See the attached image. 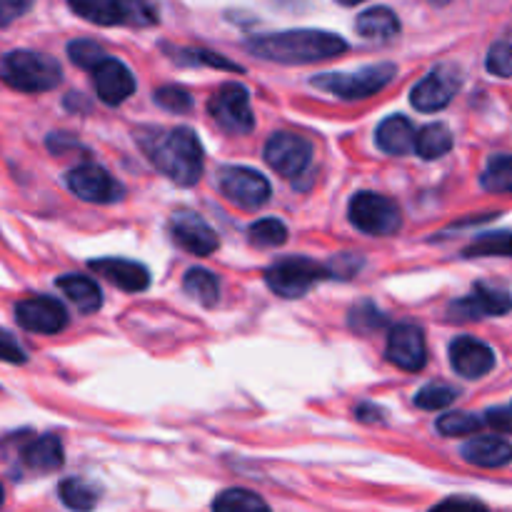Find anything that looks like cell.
I'll return each instance as SVG.
<instances>
[{"instance_id":"1","label":"cell","mask_w":512,"mask_h":512,"mask_svg":"<svg viewBox=\"0 0 512 512\" xmlns=\"http://www.w3.org/2000/svg\"><path fill=\"white\" fill-rule=\"evenodd\" d=\"M135 140L150 163L173 183L190 188L203 175V148L193 128H143Z\"/></svg>"},{"instance_id":"2","label":"cell","mask_w":512,"mask_h":512,"mask_svg":"<svg viewBox=\"0 0 512 512\" xmlns=\"http://www.w3.org/2000/svg\"><path fill=\"white\" fill-rule=\"evenodd\" d=\"M245 48L258 58L280 65H305L338 58L348 50L340 35L325 30H285V33L255 35Z\"/></svg>"},{"instance_id":"3","label":"cell","mask_w":512,"mask_h":512,"mask_svg":"<svg viewBox=\"0 0 512 512\" xmlns=\"http://www.w3.org/2000/svg\"><path fill=\"white\" fill-rule=\"evenodd\" d=\"M0 80L20 93H45L58 88L63 68L55 58L35 50H13L0 58Z\"/></svg>"},{"instance_id":"4","label":"cell","mask_w":512,"mask_h":512,"mask_svg":"<svg viewBox=\"0 0 512 512\" xmlns=\"http://www.w3.org/2000/svg\"><path fill=\"white\" fill-rule=\"evenodd\" d=\"M395 73H398V68L393 63H378L353 70V73H320L310 83H313V88L335 95V98L365 100L388 88Z\"/></svg>"},{"instance_id":"5","label":"cell","mask_w":512,"mask_h":512,"mask_svg":"<svg viewBox=\"0 0 512 512\" xmlns=\"http://www.w3.org/2000/svg\"><path fill=\"white\" fill-rule=\"evenodd\" d=\"M333 278L330 268L315 263L310 258H283L265 270V283L280 298H303L305 293L315 288L320 280Z\"/></svg>"},{"instance_id":"6","label":"cell","mask_w":512,"mask_h":512,"mask_svg":"<svg viewBox=\"0 0 512 512\" xmlns=\"http://www.w3.org/2000/svg\"><path fill=\"white\" fill-rule=\"evenodd\" d=\"M350 223L365 235H373V238H390L400 230L403 218H400V208L390 198L378 193H363L353 195L348 205Z\"/></svg>"},{"instance_id":"7","label":"cell","mask_w":512,"mask_h":512,"mask_svg":"<svg viewBox=\"0 0 512 512\" xmlns=\"http://www.w3.org/2000/svg\"><path fill=\"white\" fill-rule=\"evenodd\" d=\"M210 115L215 123L233 135H248L255 128L253 105L250 93L240 83H225L208 103Z\"/></svg>"},{"instance_id":"8","label":"cell","mask_w":512,"mask_h":512,"mask_svg":"<svg viewBox=\"0 0 512 512\" xmlns=\"http://www.w3.org/2000/svg\"><path fill=\"white\" fill-rule=\"evenodd\" d=\"M220 193L243 210H258L270 200V183L263 173L245 165H228L218 173Z\"/></svg>"},{"instance_id":"9","label":"cell","mask_w":512,"mask_h":512,"mask_svg":"<svg viewBox=\"0 0 512 512\" xmlns=\"http://www.w3.org/2000/svg\"><path fill=\"white\" fill-rule=\"evenodd\" d=\"M65 185H68V190L75 198L95 205L118 203L125 195L123 185H120L108 170L93 163L78 165V168L70 170V173L65 175Z\"/></svg>"},{"instance_id":"10","label":"cell","mask_w":512,"mask_h":512,"mask_svg":"<svg viewBox=\"0 0 512 512\" xmlns=\"http://www.w3.org/2000/svg\"><path fill=\"white\" fill-rule=\"evenodd\" d=\"M313 158V145L298 133H273L265 143V163L283 178H298Z\"/></svg>"},{"instance_id":"11","label":"cell","mask_w":512,"mask_h":512,"mask_svg":"<svg viewBox=\"0 0 512 512\" xmlns=\"http://www.w3.org/2000/svg\"><path fill=\"white\" fill-rule=\"evenodd\" d=\"M460 90V73L453 65H438L430 70L423 80L410 93V103L420 110V113H438L443 110L455 93Z\"/></svg>"},{"instance_id":"12","label":"cell","mask_w":512,"mask_h":512,"mask_svg":"<svg viewBox=\"0 0 512 512\" xmlns=\"http://www.w3.org/2000/svg\"><path fill=\"white\" fill-rule=\"evenodd\" d=\"M385 355L393 365H398L405 373H420L428 363V348H425V335L418 325L400 323L390 330L388 348Z\"/></svg>"},{"instance_id":"13","label":"cell","mask_w":512,"mask_h":512,"mask_svg":"<svg viewBox=\"0 0 512 512\" xmlns=\"http://www.w3.org/2000/svg\"><path fill=\"white\" fill-rule=\"evenodd\" d=\"M15 320L28 333L55 335L68 325V310L55 298H28L15 305Z\"/></svg>"},{"instance_id":"14","label":"cell","mask_w":512,"mask_h":512,"mask_svg":"<svg viewBox=\"0 0 512 512\" xmlns=\"http://www.w3.org/2000/svg\"><path fill=\"white\" fill-rule=\"evenodd\" d=\"M512 310V295L508 290L490 288V285H475L473 293L450 303L448 313L453 320H480L488 315H505Z\"/></svg>"},{"instance_id":"15","label":"cell","mask_w":512,"mask_h":512,"mask_svg":"<svg viewBox=\"0 0 512 512\" xmlns=\"http://www.w3.org/2000/svg\"><path fill=\"white\" fill-rule=\"evenodd\" d=\"M170 235H173V240L180 248L198 255V258L213 255L220 245L218 233L200 215L190 213V210H178L173 215V220H170Z\"/></svg>"},{"instance_id":"16","label":"cell","mask_w":512,"mask_h":512,"mask_svg":"<svg viewBox=\"0 0 512 512\" xmlns=\"http://www.w3.org/2000/svg\"><path fill=\"white\" fill-rule=\"evenodd\" d=\"M450 365L460 378L478 380L495 368V353L483 340L460 335L450 343Z\"/></svg>"},{"instance_id":"17","label":"cell","mask_w":512,"mask_h":512,"mask_svg":"<svg viewBox=\"0 0 512 512\" xmlns=\"http://www.w3.org/2000/svg\"><path fill=\"white\" fill-rule=\"evenodd\" d=\"M93 85L105 105H120L135 93V78L130 68L110 55L93 70Z\"/></svg>"},{"instance_id":"18","label":"cell","mask_w":512,"mask_h":512,"mask_svg":"<svg viewBox=\"0 0 512 512\" xmlns=\"http://www.w3.org/2000/svg\"><path fill=\"white\" fill-rule=\"evenodd\" d=\"M90 268L100 275V278L108 280L115 288L125 290V293H140L150 285V273L143 263H135V260L125 258H100L90 260Z\"/></svg>"},{"instance_id":"19","label":"cell","mask_w":512,"mask_h":512,"mask_svg":"<svg viewBox=\"0 0 512 512\" xmlns=\"http://www.w3.org/2000/svg\"><path fill=\"white\" fill-rule=\"evenodd\" d=\"M465 463L475 465V468H503L512 463V445L498 435H483V438H473L460 448Z\"/></svg>"},{"instance_id":"20","label":"cell","mask_w":512,"mask_h":512,"mask_svg":"<svg viewBox=\"0 0 512 512\" xmlns=\"http://www.w3.org/2000/svg\"><path fill=\"white\" fill-rule=\"evenodd\" d=\"M415 140H418V133L405 115H390L378 125V133H375V143L388 155L410 153L415 150Z\"/></svg>"},{"instance_id":"21","label":"cell","mask_w":512,"mask_h":512,"mask_svg":"<svg viewBox=\"0 0 512 512\" xmlns=\"http://www.w3.org/2000/svg\"><path fill=\"white\" fill-rule=\"evenodd\" d=\"M20 463L30 470V473H53L63 465V445L55 435H43L20 450Z\"/></svg>"},{"instance_id":"22","label":"cell","mask_w":512,"mask_h":512,"mask_svg":"<svg viewBox=\"0 0 512 512\" xmlns=\"http://www.w3.org/2000/svg\"><path fill=\"white\" fill-rule=\"evenodd\" d=\"M355 30H358L360 38L365 40L388 43V40H393L395 35L400 33V20L390 8H370L358 15Z\"/></svg>"},{"instance_id":"23","label":"cell","mask_w":512,"mask_h":512,"mask_svg":"<svg viewBox=\"0 0 512 512\" xmlns=\"http://www.w3.org/2000/svg\"><path fill=\"white\" fill-rule=\"evenodd\" d=\"M58 288L63 290L65 298H70V303L78 305L80 313H95L103 308V293L98 283L85 275H63L58 278Z\"/></svg>"},{"instance_id":"24","label":"cell","mask_w":512,"mask_h":512,"mask_svg":"<svg viewBox=\"0 0 512 512\" xmlns=\"http://www.w3.org/2000/svg\"><path fill=\"white\" fill-rule=\"evenodd\" d=\"M453 150V133L448 125L430 123L423 130H418V140H415V153L423 160H438Z\"/></svg>"},{"instance_id":"25","label":"cell","mask_w":512,"mask_h":512,"mask_svg":"<svg viewBox=\"0 0 512 512\" xmlns=\"http://www.w3.org/2000/svg\"><path fill=\"white\" fill-rule=\"evenodd\" d=\"M183 290L193 300H198L205 308H213L220 300V280L218 275L205 268H190L183 278Z\"/></svg>"},{"instance_id":"26","label":"cell","mask_w":512,"mask_h":512,"mask_svg":"<svg viewBox=\"0 0 512 512\" xmlns=\"http://www.w3.org/2000/svg\"><path fill=\"white\" fill-rule=\"evenodd\" d=\"M58 493L65 508H70L73 512H90L95 505H98V498H100L98 488L90 485L88 480H80V478L63 480Z\"/></svg>"},{"instance_id":"27","label":"cell","mask_w":512,"mask_h":512,"mask_svg":"<svg viewBox=\"0 0 512 512\" xmlns=\"http://www.w3.org/2000/svg\"><path fill=\"white\" fill-rule=\"evenodd\" d=\"M213 512H273L263 498L253 490L230 488L215 498Z\"/></svg>"},{"instance_id":"28","label":"cell","mask_w":512,"mask_h":512,"mask_svg":"<svg viewBox=\"0 0 512 512\" xmlns=\"http://www.w3.org/2000/svg\"><path fill=\"white\" fill-rule=\"evenodd\" d=\"M115 3H118L120 23L133 25V28H150V25H158V0H115Z\"/></svg>"},{"instance_id":"29","label":"cell","mask_w":512,"mask_h":512,"mask_svg":"<svg viewBox=\"0 0 512 512\" xmlns=\"http://www.w3.org/2000/svg\"><path fill=\"white\" fill-rule=\"evenodd\" d=\"M68 5L78 18L88 20V23H95V25L120 23L118 3H115V0H68Z\"/></svg>"},{"instance_id":"30","label":"cell","mask_w":512,"mask_h":512,"mask_svg":"<svg viewBox=\"0 0 512 512\" xmlns=\"http://www.w3.org/2000/svg\"><path fill=\"white\" fill-rule=\"evenodd\" d=\"M488 193H512V155H495L488 160L480 178Z\"/></svg>"},{"instance_id":"31","label":"cell","mask_w":512,"mask_h":512,"mask_svg":"<svg viewBox=\"0 0 512 512\" xmlns=\"http://www.w3.org/2000/svg\"><path fill=\"white\" fill-rule=\"evenodd\" d=\"M248 235L250 243L258 245V248H278V245H283L288 240V228H285L283 220L263 218L250 225Z\"/></svg>"},{"instance_id":"32","label":"cell","mask_w":512,"mask_h":512,"mask_svg":"<svg viewBox=\"0 0 512 512\" xmlns=\"http://www.w3.org/2000/svg\"><path fill=\"white\" fill-rule=\"evenodd\" d=\"M485 425V418L473 413H448L438 420V433L445 438H468Z\"/></svg>"},{"instance_id":"33","label":"cell","mask_w":512,"mask_h":512,"mask_svg":"<svg viewBox=\"0 0 512 512\" xmlns=\"http://www.w3.org/2000/svg\"><path fill=\"white\" fill-rule=\"evenodd\" d=\"M68 55L75 65L90 70V73H93V70L98 68L105 58H108V53L103 50V45L95 43V40H88V38H80V40H73V43H68Z\"/></svg>"},{"instance_id":"34","label":"cell","mask_w":512,"mask_h":512,"mask_svg":"<svg viewBox=\"0 0 512 512\" xmlns=\"http://www.w3.org/2000/svg\"><path fill=\"white\" fill-rule=\"evenodd\" d=\"M455 398H458V390L450 388V385L445 383H433V385H425L423 390L415 393V405L423 410H440V408H448Z\"/></svg>"},{"instance_id":"35","label":"cell","mask_w":512,"mask_h":512,"mask_svg":"<svg viewBox=\"0 0 512 512\" xmlns=\"http://www.w3.org/2000/svg\"><path fill=\"white\" fill-rule=\"evenodd\" d=\"M468 258H478V255H508L512 258V233H495V235H483L480 240H475L468 250H465Z\"/></svg>"},{"instance_id":"36","label":"cell","mask_w":512,"mask_h":512,"mask_svg":"<svg viewBox=\"0 0 512 512\" xmlns=\"http://www.w3.org/2000/svg\"><path fill=\"white\" fill-rule=\"evenodd\" d=\"M155 103L165 108L168 113H190L193 110V98L188 90L178 88V85H165V88L155 90Z\"/></svg>"},{"instance_id":"37","label":"cell","mask_w":512,"mask_h":512,"mask_svg":"<svg viewBox=\"0 0 512 512\" xmlns=\"http://www.w3.org/2000/svg\"><path fill=\"white\" fill-rule=\"evenodd\" d=\"M485 65H488L490 73L498 75V78H512V43L498 40V43L488 50Z\"/></svg>"},{"instance_id":"38","label":"cell","mask_w":512,"mask_h":512,"mask_svg":"<svg viewBox=\"0 0 512 512\" xmlns=\"http://www.w3.org/2000/svg\"><path fill=\"white\" fill-rule=\"evenodd\" d=\"M175 58L180 60V63H193V65H210V68H223V70H243L240 65L230 63V60H225L223 55H215L210 53V50H180V53H175Z\"/></svg>"},{"instance_id":"39","label":"cell","mask_w":512,"mask_h":512,"mask_svg":"<svg viewBox=\"0 0 512 512\" xmlns=\"http://www.w3.org/2000/svg\"><path fill=\"white\" fill-rule=\"evenodd\" d=\"M350 325L360 330V333H373V330L383 325V315H380V310L373 303H360L350 313Z\"/></svg>"},{"instance_id":"40","label":"cell","mask_w":512,"mask_h":512,"mask_svg":"<svg viewBox=\"0 0 512 512\" xmlns=\"http://www.w3.org/2000/svg\"><path fill=\"white\" fill-rule=\"evenodd\" d=\"M0 360L13 365H23L25 360H28V355H25V350L20 348L18 340H15L10 333H5V330H0Z\"/></svg>"},{"instance_id":"41","label":"cell","mask_w":512,"mask_h":512,"mask_svg":"<svg viewBox=\"0 0 512 512\" xmlns=\"http://www.w3.org/2000/svg\"><path fill=\"white\" fill-rule=\"evenodd\" d=\"M430 512H490L488 508H485L480 500L475 498H448L443 500V503H438L435 508H430Z\"/></svg>"},{"instance_id":"42","label":"cell","mask_w":512,"mask_h":512,"mask_svg":"<svg viewBox=\"0 0 512 512\" xmlns=\"http://www.w3.org/2000/svg\"><path fill=\"white\" fill-rule=\"evenodd\" d=\"M33 5V0H0V25H10L25 15Z\"/></svg>"},{"instance_id":"43","label":"cell","mask_w":512,"mask_h":512,"mask_svg":"<svg viewBox=\"0 0 512 512\" xmlns=\"http://www.w3.org/2000/svg\"><path fill=\"white\" fill-rule=\"evenodd\" d=\"M485 425L495 428L498 433L512 435V405L510 408H493L485 415Z\"/></svg>"},{"instance_id":"44","label":"cell","mask_w":512,"mask_h":512,"mask_svg":"<svg viewBox=\"0 0 512 512\" xmlns=\"http://www.w3.org/2000/svg\"><path fill=\"white\" fill-rule=\"evenodd\" d=\"M355 420H360V423H380V420L385 418L383 408H378V405L373 403H360L358 408L353 410Z\"/></svg>"},{"instance_id":"45","label":"cell","mask_w":512,"mask_h":512,"mask_svg":"<svg viewBox=\"0 0 512 512\" xmlns=\"http://www.w3.org/2000/svg\"><path fill=\"white\" fill-rule=\"evenodd\" d=\"M428 3H433V5H438V8H443V5H448L450 0H428Z\"/></svg>"},{"instance_id":"46","label":"cell","mask_w":512,"mask_h":512,"mask_svg":"<svg viewBox=\"0 0 512 512\" xmlns=\"http://www.w3.org/2000/svg\"><path fill=\"white\" fill-rule=\"evenodd\" d=\"M338 3H343V5H358V3H363V0H338Z\"/></svg>"},{"instance_id":"47","label":"cell","mask_w":512,"mask_h":512,"mask_svg":"<svg viewBox=\"0 0 512 512\" xmlns=\"http://www.w3.org/2000/svg\"><path fill=\"white\" fill-rule=\"evenodd\" d=\"M0 505H3V485H0Z\"/></svg>"}]
</instances>
